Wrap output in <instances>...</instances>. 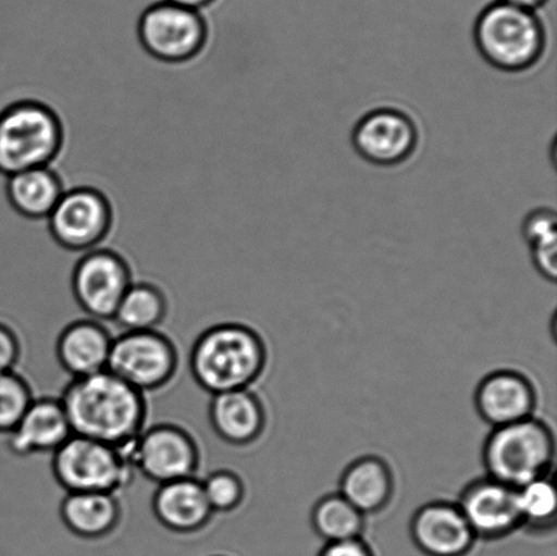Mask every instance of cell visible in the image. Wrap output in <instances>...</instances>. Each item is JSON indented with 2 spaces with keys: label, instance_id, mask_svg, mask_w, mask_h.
I'll list each match as a JSON object with an SVG mask.
<instances>
[{
  "label": "cell",
  "instance_id": "cell-3",
  "mask_svg": "<svg viewBox=\"0 0 557 556\" xmlns=\"http://www.w3.org/2000/svg\"><path fill=\"white\" fill-rule=\"evenodd\" d=\"M482 459L487 477L521 489L549 477L555 466L553 429L536 417L495 428L484 441Z\"/></svg>",
  "mask_w": 557,
  "mask_h": 556
},
{
  "label": "cell",
  "instance_id": "cell-23",
  "mask_svg": "<svg viewBox=\"0 0 557 556\" xmlns=\"http://www.w3.org/2000/svg\"><path fill=\"white\" fill-rule=\"evenodd\" d=\"M171 312V297L157 283L136 281L120 301L113 323L124 331H157Z\"/></svg>",
  "mask_w": 557,
  "mask_h": 556
},
{
  "label": "cell",
  "instance_id": "cell-15",
  "mask_svg": "<svg viewBox=\"0 0 557 556\" xmlns=\"http://www.w3.org/2000/svg\"><path fill=\"white\" fill-rule=\"evenodd\" d=\"M474 407L491 428L507 427L534 417L537 392L525 374L510 369L495 370L480 381Z\"/></svg>",
  "mask_w": 557,
  "mask_h": 556
},
{
  "label": "cell",
  "instance_id": "cell-18",
  "mask_svg": "<svg viewBox=\"0 0 557 556\" xmlns=\"http://www.w3.org/2000/svg\"><path fill=\"white\" fill-rule=\"evenodd\" d=\"M151 509L156 520L176 535L205 531L215 516L207 503L199 477L158 484Z\"/></svg>",
  "mask_w": 557,
  "mask_h": 556
},
{
  "label": "cell",
  "instance_id": "cell-25",
  "mask_svg": "<svg viewBox=\"0 0 557 556\" xmlns=\"http://www.w3.org/2000/svg\"><path fill=\"white\" fill-rule=\"evenodd\" d=\"M521 530L534 535L555 531L557 521V493L554 479L544 477L518 489Z\"/></svg>",
  "mask_w": 557,
  "mask_h": 556
},
{
  "label": "cell",
  "instance_id": "cell-10",
  "mask_svg": "<svg viewBox=\"0 0 557 556\" xmlns=\"http://www.w3.org/2000/svg\"><path fill=\"white\" fill-rule=\"evenodd\" d=\"M141 47L152 58L168 63L193 59L206 40V24L199 11L162 0L141 14L138 25Z\"/></svg>",
  "mask_w": 557,
  "mask_h": 556
},
{
  "label": "cell",
  "instance_id": "cell-2",
  "mask_svg": "<svg viewBox=\"0 0 557 556\" xmlns=\"http://www.w3.org/2000/svg\"><path fill=\"white\" fill-rule=\"evenodd\" d=\"M269 348L258 331L239 321H223L196 337L189 354L195 383L211 396L250 390L264 374Z\"/></svg>",
  "mask_w": 557,
  "mask_h": 556
},
{
  "label": "cell",
  "instance_id": "cell-1",
  "mask_svg": "<svg viewBox=\"0 0 557 556\" xmlns=\"http://www.w3.org/2000/svg\"><path fill=\"white\" fill-rule=\"evenodd\" d=\"M73 434L127 450L147 427L146 395L103 370L71 379L62 395Z\"/></svg>",
  "mask_w": 557,
  "mask_h": 556
},
{
  "label": "cell",
  "instance_id": "cell-22",
  "mask_svg": "<svg viewBox=\"0 0 557 556\" xmlns=\"http://www.w3.org/2000/svg\"><path fill=\"white\" fill-rule=\"evenodd\" d=\"M5 193L11 207L30 220H46L64 194L63 185L48 166L29 169L8 177Z\"/></svg>",
  "mask_w": 557,
  "mask_h": 556
},
{
  "label": "cell",
  "instance_id": "cell-9",
  "mask_svg": "<svg viewBox=\"0 0 557 556\" xmlns=\"http://www.w3.org/2000/svg\"><path fill=\"white\" fill-rule=\"evenodd\" d=\"M133 283L127 263L112 250L98 247L75 265L71 294L86 318L108 323Z\"/></svg>",
  "mask_w": 557,
  "mask_h": 556
},
{
  "label": "cell",
  "instance_id": "cell-5",
  "mask_svg": "<svg viewBox=\"0 0 557 556\" xmlns=\"http://www.w3.org/2000/svg\"><path fill=\"white\" fill-rule=\"evenodd\" d=\"M62 146V125L51 108L18 101L0 111V174L49 166Z\"/></svg>",
  "mask_w": 557,
  "mask_h": 556
},
{
  "label": "cell",
  "instance_id": "cell-29",
  "mask_svg": "<svg viewBox=\"0 0 557 556\" xmlns=\"http://www.w3.org/2000/svg\"><path fill=\"white\" fill-rule=\"evenodd\" d=\"M22 357L18 331L9 320H0V373L16 370Z\"/></svg>",
  "mask_w": 557,
  "mask_h": 556
},
{
  "label": "cell",
  "instance_id": "cell-19",
  "mask_svg": "<svg viewBox=\"0 0 557 556\" xmlns=\"http://www.w3.org/2000/svg\"><path fill=\"white\" fill-rule=\"evenodd\" d=\"M209 422L223 443L244 448L261 438L267 428V410L252 388L211 396Z\"/></svg>",
  "mask_w": 557,
  "mask_h": 556
},
{
  "label": "cell",
  "instance_id": "cell-26",
  "mask_svg": "<svg viewBox=\"0 0 557 556\" xmlns=\"http://www.w3.org/2000/svg\"><path fill=\"white\" fill-rule=\"evenodd\" d=\"M556 214L549 209H537L525 217L522 233L532 248L533 264L539 274L549 282L557 277Z\"/></svg>",
  "mask_w": 557,
  "mask_h": 556
},
{
  "label": "cell",
  "instance_id": "cell-21",
  "mask_svg": "<svg viewBox=\"0 0 557 556\" xmlns=\"http://www.w3.org/2000/svg\"><path fill=\"white\" fill-rule=\"evenodd\" d=\"M338 494L364 516L380 514L395 495L392 468L379 456L359 457L343 471Z\"/></svg>",
  "mask_w": 557,
  "mask_h": 556
},
{
  "label": "cell",
  "instance_id": "cell-17",
  "mask_svg": "<svg viewBox=\"0 0 557 556\" xmlns=\"http://www.w3.org/2000/svg\"><path fill=\"white\" fill-rule=\"evenodd\" d=\"M114 336L106 323L90 318L71 321L60 332L54 354L71 379H84L108 370Z\"/></svg>",
  "mask_w": 557,
  "mask_h": 556
},
{
  "label": "cell",
  "instance_id": "cell-7",
  "mask_svg": "<svg viewBox=\"0 0 557 556\" xmlns=\"http://www.w3.org/2000/svg\"><path fill=\"white\" fill-rule=\"evenodd\" d=\"M108 370L140 394H152L176 379L178 348L160 330L124 331L114 336Z\"/></svg>",
  "mask_w": 557,
  "mask_h": 556
},
{
  "label": "cell",
  "instance_id": "cell-4",
  "mask_svg": "<svg viewBox=\"0 0 557 556\" xmlns=\"http://www.w3.org/2000/svg\"><path fill=\"white\" fill-rule=\"evenodd\" d=\"M474 41L493 67L505 73H522L542 59L547 36L533 11L496 2L479 15Z\"/></svg>",
  "mask_w": 557,
  "mask_h": 556
},
{
  "label": "cell",
  "instance_id": "cell-8",
  "mask_svg": "<svg viewBox=\"0 0 557 556\" xmlns=\"http://www.w3.org/2000/svg\"><path fill=\"white\" fill-rule=\"evenodd\" d=\"M127 454L135 472L157 486L199 477L201 450L198 440L188 429L176 423L146 427Z\"/></svg>",
  "mask_w": 557,
  "mask_h": 556
},
{
  "label": "cell",
  "instance_id": "cell-24",
  "mask_svg": "<svg viewBox=\"0 0 557 556\" xmlns=\"http://www.w3.org/2000/svg\"><path fill=\"white\" fill-rule=\"evenodd\" d=\"M310 520L315 535L325 543L362 538L366 527V516L338 493L317 501Z\"/></svg>",
  "mask_w": 557,
  "mask_h": 556
},
{
  "label": "cell",
  "instance_id": "cell-13",
  "mask_svg": "<svg viewBox=\"0 0 557 556\" xmlns=\"http://www.w3.org/2000/svg\"><path fill=\"white\" fill-rule=\"evenodd\" d=\"M419 131L407 113L380 108L359 120L352 145L363 160L376 166H396L417 150Z\"/></svg>",
  "mask_w": 557,
  "mask_h": 556
},
{
  "label": "cell",
  "instance_id": "cell-16",
  "mask_svg": "<svg viewBox=\"0 0 557 556\" xmlns=\"http://www.w3.org/2000/svg\"><path fill=\"white\" fill-rule=\"evenodd\" d=\"M73 435L60 397H35L24 417L4 437L15 457L54 454Z\"/></svg>",
  "mask_w": 557,
  "mask_h": 556
},
{
  "label": "cell",
  "instance_id": "cell-31",
  "mask_svg": "<svg viewBox=\"0 0 557 556\" xmlns=\"http://www.w3.org/2000/svg\"><path fill=\"white\" fill-rule=\"evenodd\" d=\"M173 4L182 5V8L200 11L209 8L215 0H166Z\"/></svg>",
  "mask_w": 557,
  "mask_h": 556
},
{
  "label": "cell",
  "instance_id": "cell-12",
  "mask_svg": "<svg viewBox=\"0 0 557 556\" xmlns=\"http://www.w3.org/2000/svg\"><path fill=\"white\" fill-rule=\"evenodd\" d=\"M456 504L476 539L502 541L521 530L518 490L493 478H478L468 483Z\"/></svg>",
  "mask_w": 557,
  "mask_h": 556
},
{
  "label": "cell",
  "instance_id": "cell-28",
  "mask_svg": "<svg viewBox=\"0 0 557 556\" xmlns=\"http://www.w3.org/2000/svg\"><path fill=\"white\" fill-rule=\"evenodd\" d=\"M203 490L212 514L231 515L242 508L247 487L237 472L220 468L201 479Z\"/></svg>",
  "mask_w": 557,
  "mask_h": 556
},
{
  "label": "cell",
  "instance_id": "cell-32",
  "mask_svg": "<svg viewBox=\"0 0 557 556\" xmlns=\"http://www.w3.org/2000/svg\"><path fill=\"white\" fill-rule=\"evenodd\" d=\"M500 2L509 3L523 10L534 11L542 8L547 0H500Z\"/></svg>",
  "mask_w": 557,
  "mask_h": 556
},
{
  "label": "cell",
  "instance_id": "cell-14",
  "mask_svg": "<svg viewBox=\"0 0 557 556\" xmlns=\"http://www.w3.org/2000/svg\"><path fill=\"white\" fill-rule=\"evenodd\" d=\"M409 535L424 556H467L478 541L458 505L447 501L420 506L409 524Z\"/></svg>",
  "mask_w": 557,
  "mask_h": 556
},
{
  "label": "cell",
  "instance_id": "cell-33",
  "mask_svg": "<svg viewBox=\"0 0 557 556\" xmlns=\"http://www.w3.org/2000/svg\"><path fill=\"white\" fill-rule=\"evenodd\" d=\"M211 556H225V555H211Z\"/></svg>",
  "mask_w": 557,
  "mask_h": 556
},
{
  "label": "cell",
  "instance_id": "cell-20",
  "mask_svg": "<svg viewBox=\"0 0 557 556\" xmlns=\"http://www.w3.org/2000/svg\"><path fill=\"white\" fill-rule=\"evenodd\" d=\"M59 515L74 536L101 541L117 530L123 519V506L117 494L65 493Z\"/></svg>",
  "mask_w": 557,
  "mask_h": 556
},
{
  "label": "cell",
  "instance_id": "cell-11",
  "mask_svg": "<svg viewBox=\"0 0 557 556\" xmlns=\"http://www.w3.org/2000/svg\"><path fill=\"white\" fill-rule=\"evenodd\" d=\"M111 207L96 189L65 190L48 217L52 236L65 249L89 252L100 247L111 227Z\"/></svg>",
  "mask_w": 557,
  "mask_h": 556
},
{
  "label": "cell",
  "instance_id": "cell-6",
  "mask_svg": "<svg viewBox=\"0 0 557 556\" xmlns=\"http://www.w3.org/2000/svg\"><path fill=\"white\" fill-rule=\"evenodd\" d=\"M51 470L65 493L117 495L136 473L127 450L75 434L52 454Z\"/></svg>",
  "mask_w": 557,
  "mask_h": 556
},
{
  "label": "cell",
  "instance_id": "cell-30",
  "mask_svg": "<svg viewBox=\"0 0 557 556\" xmlns=\"http://www.w3.org/2000/svg\"><path fill=\"white\" fill-rule=\"evenodd\" d=\"M317 556H375L373 548L362 538L351 541L326 543Z\"/></svg>",
  "mask_w": 557,
  "mask_h": 556
},
{
  "label": "cell",
  "instance_id": "cell-27",
  "mask_svg": "<svg viewBox=\"0 0 557 556\" xmlns=\"http://www.w3.org/2000/svg\"><path fill=\"white\" fill-rule=\"evenodd\" d=\"M35 400L33 390L18 370L0 373V437H5Z\"/></svg>",
  "mask_w": 557,
  "mask_h": 556
}]
</instances>
